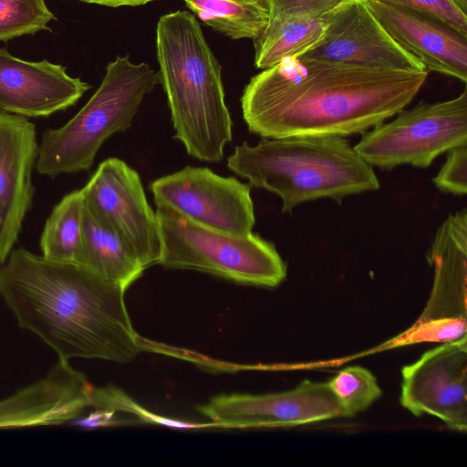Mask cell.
I'll list each match as a JSON object with an SVG mask.
<instances>
[{"label":"cell","mask_w":467,"mask_h":467,"mask_svg":"<svg viewBox=\"0 0 467 467\" xmlns=\"http://www.w3.org/2000/svg\"><path fill=\"white\" fill-rule=\"evenodd\" d=\"M206 26L232 39L257 37L268 22L261 0H182Z\"/></svg>","instance_id":"obj_21"},{"label":"cell","mask_w":467,"mask_h":467,"mask_svg":"<svg viewBox=\"0 0 467 467\" xmlns=\"http://www.w3.org/2000/svg\"><path fill=\"white\" fill-rule=\"evenodd\" d=\"M82 189L87 209L119 235L144 268L159 264L157 217L134 169L120 159L109 158Z\"/></svg>","instance_id":"obj_9"},{"label":"cell","mask_w":467,"mask_h":467,"mask_svg":"<svg viewBox=\"0 0 467 467\" xmlns=\"http://www.w3.org/2000/svg\"><path fill=\"white\" fill-rule=\"evenodd\" d=\"M467 145V89L456 98L428 103L420 100L387 123L362 133L353 146L370 166L391 170L400 165L425 168L436 157Z\"/></svg>","instance_id":"obj_7"},{"label":"cell","mask_w":467,"mask_h":467,"mask_svg":"<svg viewBox=\"0 0 467 467\" xmlns=\"http://www.w3.org/2000/svg\"><path fill=\"white\" fill-rule=\"evenodd\" d=\"M447 152L446 161L436 176L432 178V182L444 192L465 195L467 193V145L455 147Z\"/></svg>","instance_id":"obj_24"},{"label":"cell","mask_w":467,"mask_h":467,"mask_svg":"<svg viewBox=\"0 0 467 467\" xmlns=\"http://www.w3.org/2000/svg\"><path fill=\"white\" fill-rule=\"evenodd\" d=\"M400 401L415 416L431 414L451 430L466 431V337L429 350L403 367Z\"/></svg>","instance_id":"obj_12"},{"label":"cell","mask_w":467,"mask_h":467,"mask_svg":"<svg viewBox=\"0 0 467 467\" xmlns=\"http://www.w3.org/2000/svg\"><path fill=\"white\" fill-rule=\"evenodd\" d=\"M88 4H97L100 5H106L110 7L119 6H137L142 5L149 2L155 0H78Z\"/></svg>","instance_id":"obj_27"},{"label":"cell","mask_w":467,"mask_h":467,"mask_svg":"<svg viewBox=\"0 0 467 467\" xmlns=\"http://www.w3.org/2000/svg\"><path fill=\"white\" fill-rule=\"evenodd\" d=\"M200 411L225 428L294 427L346 417L328 382L310 380L279 393L220 395Z\"/></svg>","instance_id":"obj_11"},{"label":"cell","mask_w":467,"mask_h":467,"mask_svg":"<svg viewBox=\"0 0 467 467\" xmlns=\"http://www.w3.org/2000/svg\"><path fill=\"white\" fill-rule=\"evenodd\" d=\"M462 12L467 14V0H454Z\"/></svg>","instance_id":"obj_28"},{"label":"cell","mask_w":467,"mask_h":467,"mask_svg":"<svg viewBox=\"0 0 467 467\" xmlns=\"http://www.w3.org/2000/svg\"><path fill=\"white\" fill-rule=\"evenodd\" d=\"M393 4L433 16L467 36V14L454 0H376Z\"/></svg>","instance_id":"obj_25"},{"label":"cell","mask_w":467,"mask_h":467,"mask_svg":"<svg viewBox=\"0 0 467 467\" xmlns=\"http://www.w3.org/2000/svg\"><path fill=\"white\" fill-rule=\"evenodd\" d=\"M155 212L161 244L159 264L236 283L275 287L286 266L275 244L253 233L236 235L199 225L165 204Z\"/></svg>","instance_id":"obj_6"},{"label":"cell","mask_w":467,"mask_h":467,"mask_svg":"<svg viewBox=\"0 0 467 467\" xmlns=\"http://www.w3.org/2000/svg\"><path fill=\"white\" fill-rule=\"evenodd\" d=\"M268 17L277 16H321L332 12L346 0H261Z\"/></svg>","instance_id":"obj_26"},{"label":"cell","mask_w":467,"mask_h":467,"mask_svg":"<svg viewBox=\"0 0 467 467\" xmlns=\"http://www.w3.org/2000/svg\"><path fill=\"white\" fill-rule=\"evenodd\" d=\"M334 11V10H333ZM332 12L321 16H277L254 41V65L265 69L284 58L297 57L322 37Z\"/></svg>","instance_id":"obj_19"},{"label":"cell","mask_w":467,"mask_h":467,"mask_svg":"<svg viewBox=\"0 0 467 467\" xmlns=\"http://www.w3.org/2000/svg\"><path fill=\"white\" fill-rule=\"evenodd\" d=\"M77 264L108 282L127 289L143 273L136 255L85 206L83 243Z\"/></svg>","instance_id":"obj_18"},{"label":"cell","mask_w":467,"mask_h":467,"mask_svg":"<svg viewBox=\"0 0 467 467\" xmlns=\"http://www.w3.org/2000/svg\"><path fill=\"white\" fill-rule=\"evenodd\" d=\"M427 260L434 267L430 301L415 325L390 341V347L466 337V208L448 215L440 225Z\"/></svg>","instance_id":"obj_8"},{"label":"cell","mask_w":467,"mask_h":467,"mask_svg":"<svg viewBox=\"0 0 467 467\" xmlns=\"http://www.w3.org/2000/svg\"><path fill=\"white\" fill-rule=\"evenodd\" d=\"M227 166L250 185L277 194L283 213L321 198L341 202L380 187L373 167L339 136L262 138L255 146L244 141Z\"/></svg>","instance_id":"obj_4"},{"label":"cell","mask_w":467,"mask_h":467,"mask_svg":"<svg viewBox=\"0 0 467 467\" xmlns=\"http://www.w3.org/2000/svg\"><path fill=\"white\" fill-rule=\"evenodd\" d=\"M125 291L78 264L24 248L12 250L0 266V296L18 326L63 360L127 363L145 349L128 314Z\"/></svg>","instance_id":"obj_2"},{"label":"cell","mask_w":467,"mask_h":467,"mask_svg":"<svg viewBox=\"0 0 467 467\" xmlns=\"http://www.w3.org/2000/svg\"><path fill=\"white\" fill-rule=\"evenodd\" d=\"M84 208L83 189L65 195L53 208L40 238L44 257L77 264L83 243Z\"/></svg>","instance_id":"obj_20"},{"label":"cell","mask_w":467,"mask_h":467,"mask_svg":"<svg viewBox=\"0 0 467 467\" xmlns=\"http://www.w3.org/2000/svg\"><path fill=\"white\" fill-rule=\"evenodd\" d=\"M156 49L174 138L198 160L221 161L233 139V121L224 100L222 67L195 16L185 10L161 16Z\"/></svg>","instance_id":"obj_3"},{"label":"cell","mask_w":467,"mask_h":467,"mask_svg":"<svg viewBox=\"0 0 467 467\" xmlns=\"http://www.w3.org/2000/svg\"><path fill=\"white\" fill-rule=\"evenodd\" d=\"M297 57L360 67L427 70L389 36L364 0H346L332 11L320 40Z\"/></svg>","instance_id":"obj_13"},{"label":"cell","mask_w":467,"mask_h":467,"mask_svg":"<svg viewBox=\"0 0 467 467\" xmlns=\"http://www.w3.org/2000/svg\"><path fill=\"white\" fill-rule=\"evenodd\" d=\"M70 77L62 65L31 62L0 47V110L26 117H47L64 110L90 88Z\"/></svg>","instance_id":"obj_17"},{"label":"cell","mask_w":467,"mask_h":467,"mask_svg":"<svg viewBox=\"0 0 467 467\" xmlns=\"http://www.w3.org/2000/svg\"><path fill=\"white\" fill-rule=\"evenodd\" d=\"M154 202L211 229L249 234L254 225L251 185L222 177L206 167L186 166L150 184Z\"/></svg>","instance_id":"obj_10"},{"label":"cell","mask_w":467,"mask_h":467,"mask_svg":"<svg viewBox=\"0 0 467 467\" xmlns=\"http://www.w3.org/2000/svg\"><path fill=\"white\" fill-rule=\"evenodd\" d=\"M364 2L389 36L428 71L466 83V35L423 12L376 0Z\"/></svg>","instance_id":"obj_14"},{"label":"cell","mask_w":467,"mask_h":467,"mask_svg":"<svg viewBox=\"0 0 467 467\" xmlns=\"http://www.w3.org/2000/svg\"><path fill=\"white\" fill-rule=\"evenodd\" d=\"M428 72L286 57L250 79L243 118L267 139L362 134L404 109Z\"/></svg>","instance_id":"obj_1"},{"label":"cell","mask_w":467,"mask_h":467,"mask_svg":"<svg viewBox=\"0 0 467 467\" xmlns=\"http://www.w3.org/2000/svg\"><path fill=\"white\" fill-rule=\"evenodd\" d=\"M328 385L341 404L346 417L368 409L381 396L376 378L366 368L353 366L339 371Z\"/></svg>","instance_id":"obj_23"},{"label":"cell","mask_w":467,"mask_h":467,"mask_svg":"<svg viewBox=\"0 0 467 467\" xmlns=\"http://www.w3.org/2000/svg\"><path fill=\"white\" fill-rule=\"evenodd\" d=\"M37 154L35 124L0 110V265L12 252L30 209Z\"/></svg>","instance_id":"obj_16"},{"label":"cell","mask_w":467,"mask_h":467,"mask_svg":"<svg viewBox=\"0 0 467 467\" xmlns=\"http://www.w3.org/2000/svg\"><path fill=\"white\" fill-rule=\"evenodd\" d=\"M160 82L147 63L130 56L108 64L96 92L65 125L47 130L38 144L36 169L51 178L88 170L102 143L131 127L144 97Z\"/></svg>","instance_id":"obj_5"},{"label":"cell","mask_w":467,"mask_h":467,"mask_svg":"<svg viewBox=\"0 0 467 467\" xmlns=\"http://www.w3.org/2000/svg\"><path fill=\"white\" fill-rule=\"evenodd\" d=\"M93 388L68 360L58 359L44 377L0 400V430L72 421L92 406Z\"/></svg>","instance_id":"obj_15"},{"label":"cell","mask_w":467,"mask_h":467,"mask_svg":"<svg viewBox=\"0 0 467 467\" xmlns=\"http://www.w3.org/2000/svg\"><path fill=\"white\" fill-rule=\"evenodd\" d=\"M56 20L45 0H0V41L50 30Z\"/></svg>","instance_id":"obj_22"}]
</instances>
